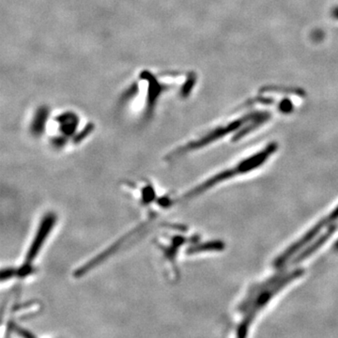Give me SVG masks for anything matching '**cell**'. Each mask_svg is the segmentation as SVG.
I'll return each instance as SVG.
<instances>
[{
	"label": "cell",
	"instance_id": "cell-1",
	"mask_svg": "<svg viewBox=\"0 0 338 338\" xmlns=\"http://www.w3.org/2000/svg\"><path fill=\"white\" fill-rule=\"evenodd\" d=\"M301 274L302 270H296L283 275L273 276L251 288L238 307L240 314L243 315V320L239 327L240 332L245 331L251 325L255 315L277 294V292L282 291L287 285H289L294 279L298 278Z\"/></svg>",
	"mask_w": 338,
	"mask_h": 338
},
{
	"label": "cell",
	"instance_id": "cell-2",
	"mask_svg": "<svg viewBox=\"0 0 338 338\" xmlns=\"http://www.w3.org/2000/svg\"><path fill=\"white\" fill-rule=\"evenodd\" d=\"M277 145L276 144H270L264 149H261L259 152L255 153L248 158L240 162L238 165L233 166L231 168L225 169L224 171L218 173L216 175H214L213 177L206 179L204 183L198 184L193 189L188 191L185 193L184 196L180 197V200H187V199H192L196 196L201 195L202 193H205L206 191L210 190L212 187H214L217 184H221L223 181H225L228 178L236 177L242 174L249 172L261 166L262 164H264L268 158L273 154V152L276 150Z\"/></svg>",
	"mask_w": 338,
	"mask_h": 338
},
{
	"label": "cell",
	"instance_id": "cell-3",
	"mask_svg": "<svg viewBox=\"0 0 338 338\" xmlns=\"http://www.w3.org/2000/svg\"><path fill=\"white\" fill-rule=\"evenodd\" d=\"M57 221V217L54 214H47L43 216L39 228L36 232L35 237L30 244V249L28 251L23 264L18 268L17 276L21 278H25L32 273V264L42 250L43 244L47 240L51 230L53 229Z\"/></svg>",
	"mask_w": 338,
	"mask_h": 338
},
{
	"label": "cell",
	"instance_id": "cell-4",
	"mask_svg": "<svg viewBox=\"0 0 338 338\" xmlns=\"http://www.w3.org/2000/svg\"><path fill=\"white\" fill-rule=\"evenodd\" d=\"M254 116H255V114L251 115V116H248V117H246L244 119H238L236 121H234L232 123H229V124L227 125V126H225V127H221L219 129H215V130L212 131V132L209 133L208 135H206L205 137H202L200 139H198L196 141H193V142L189 143V144L185 145V146L181 147V148H178L177 150H175L168 157H169V159H173V157H178L179 155L187 153V152L192 151V150L196 149V148H202V147L208 145L210 143L213 142L214 140L219 139V138L224 137L225 135H227L229 133H232L233 131L237 130L240 126H242V125L248 122L251 119H253Z\"/></svg>",
	"mask_w": 338,
	"mask_h": 338
},
{
	"label": "cell",
	"instance_id": "cell-5",
	"mask_svg": "<svg viewBox=\"0 0 338 338\" xmlns=\"http://www.w3.org/2000/svg\"><path fill=\"white\" fill-rule=\"evenodd\" d=\"M223 248V244L219 242H212V243H207L205 244H198L194 247H191L188 250L189 254H195V253H199L203 251H218V250Z\"/></svg>",
	"mask_w": 338,
	"mask_h": 338
},
{
	"label": "cell",
	"instance_id": "cell-6",
	"mask_svg": "<svg viewBox=\"0 0 338 338\" xmlns=\"http://www.w3.org/2000/svg\"><path fill=\"white\" fill-rule=\"evenodd\" d=\"M280 109L283 111V112L288 113L291 112L292 110V105H291V101H284L282 103H281V107H280Z\"/></svg>",
	"mask_w": 338,
	"mask_h": 338
},
{
	"label": "cell",
	"instance_id": "cell-7",
	"mask_svg": "<svg viewBox=\"0 0 338 338\" xmlns=\"http://www.w3.org/2000/svg\"><path fill=\"white\" fill-rule=\"evenodd\" d=\"M332 14H333V16L335 18H338V7H336L335 9H333V11H332Z\"/></svg>",
	"mask_w": 338,
	"mask_h": 338
}]
</instances>
